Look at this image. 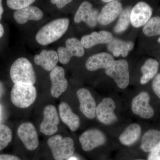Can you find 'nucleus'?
Returning a JSON list of instances; mask_svg holds the SVG:
<instances>
[{
	"label": "nucleus",
	"instance_id": "f257e3e1",
	"mask_svg": "<svg viewBox=\"0 0 160 160\" xmlns=\"http://www.w3.org/2000/svg\"><path fill=\"white\" fill-rule=\"evenodd\" d=\"M69 25V20L66 18L53 20L38 30L36 35V40L43 46L54 42L65 34Z\"/></svg>",
	"mask_w": 160,
	"mask_h": 160
},
{
	"label": "nucleus",
	"instance_id": "f03ea898",
	"mask_svg": "<svg viewBox=\"0 0 160 160\" xmlns=\"http://www.w3.org/2000/svg\"><path fill=\"white\" fill-rule=\"evenodd\" d=\"M10 76L15 84L33 85L36 82L32 64L25 58H19L13 63L10 68Z\"/></svg>",
	"mask_w": 160,
	"mask_h": 160
},
{
	"label": "nucleus",
	"instance_id": "7ed1b4c3",
	"mask_svg": "<svg viewBox=\"0 0 160 160\" xmlns=\"http://www.w3.org/2000/svg\"><path fill=\"white\" fill-rule=\"evenodd\" d=\"M47 144L55 160L69 158L74 152V142L70 137L63 138L60 135H56L48 139Z\"/></svg>",
	"mask_w": 160,
	"mask_h": 160
},
{
	"label": "nucleus",
	"instance_id": "20e7f679",
	"mask_svg": "<svg viewBox=\"0 0 160 160\" xmlns=\"http://www.w3.org/2000/svg\"><path fill=\"white\" fill-rule=\"evenodd\" d=\"M37 97V90L33 85L14 84L10 98L15 106L21 109L27 108L32 105Z\"/></svg>",
	"mask_w": 160,
	"mask_h": 160
},
{
	"label": "nucleus",
	"instance_id": "39448f33",
	"mask_svg": "<svg viewBox=\"0 0 160 160\" xmlns=\"http://www.w3.org/2000/svg\"><path fill=\"white\" fill-rule=\"evenodd\" d=\"M106 74L111 78L120 89H126L130 79L129 64L126 60L115 61L109 68L105 69Z\"/></svg>",
	"mask_w": 160,
	"mask_h": 160
},
{
	"label": "nucleus",
	"instance_id": "423d86ee",
	"mask_svg": "<svg viewBox=\"0 0 160 160\" xmlns=\"http://www.w3.org/2000/svg\"><path fill=\"white\" fill-rule=\"evenodd\" d=\"M57 53L60 63L65 65L69 63L73 57H82L85 49L80 40L76 38H70L66 40V47L61 46L58 48Z\"/></svg>",
	"mask_w": 160,
	"mask_h": 160
},
{
	"label": "nucleus",
	"instance_id": "0eeeda50",
	"mask_svg": "<svg viewBox=\"0 0 160 160\" xmlns=\"http://www.w3.org/2000/svg\"><path fill=\"white\" fill-rule=\"evenodd\" d=\"M59 123V116L56 108L52 105L46 106L43 110V119L40 124V132L47 136L54 134L58 131Z\"/></svg>",
	"mask_w": 160,
	"mask_h": 160
},
{
	"label": "nucleus",
	"instance_id": "6e6552de",
	"mask_svg": "<svg viewBox=\"0 0 160 160\" xmlns=\"http://www.w3.org/2000/svg\"><path fill=\"white\" fill-rule=\"evenodd\" d=\"M116 107L115 102L112 98H103L96 107V116L98 120L100 122L107 126L117 122L118 118L114 112Z\"/></svg>",
	"mask_w": 160,
	"mask_h": 160
},
{
	"label": "nucleus",
	"instance_id": "1a4fd4ad",
	"mask_svg": "<svg viewBox=\"0 0 160 160\" xmlns=\"http://www.w3.org/2000/svg\"><path fill=\"white\" fill-rule=\"evenodd\" d=\"M79 140L83 150L86 152L91 151L103 146L107 141L105 134L97 129L86 130L81 135Z\"/></svg>",
	"mask_w": 160,
	"mask_h": 160
},
{
	"label": "nucleus",
	"instance_id": "9d476101",
	"mask_svg": "<svg viewBox=\"0 0 160 160\" xmlns=\"http://www.w3.org/2000/svg\"><path fill=\"white\" fill-rule=\"evenodd\" d=\"M149 93L146 92H142L132 101V111L134 114L142 118H151L154 115V111L149 104Z\"/></svg>",
	"mask_w": 160,
	"mask_h": 160
},
{
	"label": "nucleus",
	"instance_id": "9b49d317",
	"mask_svg": "<svg viewBox=\"0 0 160 160\" xmlns=\"http://www.w3.org/2000/svg\"><path fill=\"white\" fill-rule=\"evenodd\" d=\"M17 133L20 139L28 150L33 151L39 146L37 132L32 123L27 122L21 124L18 128Z\"/></svg>",
	"mask_w": 160,
	"mask_h": 160
},
{
	"label": "nucleus",
	"instance_id": "f8f14e48",
	"mask_svg": "<svg viewBox=\"0 0 160 160\" xmlns=\"http://www.w3.org/2000/svg\"><path fill=\"white\" fill-rule=\"evenodd\" d=\"M99 14L98 10L93 8L91 3L84 2L81 3L76 12L74 22L77 23L83 22L89 27H95L98 23Z\"/></svg>",
	"mask_w": 160,
	"mask_h": 160
},
{
	"label": "nucleus",
	"instance_id": "ddd939ff",
	"mask_svg": "<svg viewBox=\"0 0 160 160\" xmlns=\"http://www.w3.org/2000/svg\"><path fill=\"white\" fill-rule=\"evenodd\" d=\"M152 13L151 6L145 2H139L132 9L130 23L135 28L144 26L151 18Z\"/></svg>",
	"mask_w": 160,
	"mask_h": 160
},
{
	"label": "nucleus",
	"instance_id": "4468645a",
	"mask_svg": "<svg viewBox=\"0 0 160 160\" xmlns=\"http://www.w3.org/2000/svg\"><path fill=\"white\" fill-rule=\"evenodd\" d=\"M77 96L80 103V111L89 119H94L96 117V102L90 92L85 88H81L78 90Z\"/></svg>",
	"mask_w": 160,
	"mask_h": 160
},
{
	"label": "nucleus",
	"instance_id": "2eb2a0df",
	"mask_svg": "<svg viewBox=\"0 0 160 160\" xmlns=\"http://www.w3.org/2000/svg\"><path fill=\"white\" fill-rule=\"evenodd\" d=\"M51 82V94L54 98L59 97L68 88V81L65 77V70L62 67L57 66L49 74Z\"/></svg>",
	"mask_w": 160,
	"mask_h": 160
},
{
	"label": "nucleus",
	"instance_id": "dca6fc26",
	"mask_svg": "<svg viewBox=\"0 0 160 160\" xmlns=\"http://www.w3.org/2000/svg\"><path fill=\"white\" fill-rule=\"evenodd\" d=\"M122 10V5L119 1H113L107 3L99 12L98 22L102 26L109 25L119 16Z\"/></svg>",
	"mask_w": 160,
	"mask_h": 160
},
{
	"label": "nucleus",
	"instance_id": "f3484780",
	"mask_svg": "<svg viewBox=\"0 0 160 160\" xmlns=\"http://www.w3.org/2000/svg\"><path fill=\"white\" fill-rule=\"evenodd\" d=\"M115 61L111 54L106 52L92 55L88 58L86 62L87 70L94 71L100 69L109 68Z\"/></svg>",
	"mask_w": 160,
	"mask_h": 160
},
{
	"label": "nucleus",
	"instance_id": "a211bd4d",
	"mask_svg": "<svg viewBox=\"0 0 160 160\" xmlns=\"http://www.w3.org/2000/svg\"><path fill=\"white\" fill-rule=\"evenodd\" d=\"M113 38L112 33L103 30L99 32H93L91 34L84 36L80 41L84 48L90 49L98 44H109Z\"/></svg>",
	"mask_w": 160,
	"mask_h": 160
},
{
	"label": "nucleus",
	"instance_id": "6ab92c4d",
	"mask_svg": "<svg viewBox=\"0 0 160 160\" xmlns=\"http://www.w3.org/2000/svg\"><path fill=\"white\" fill-rule=\"evenodd\" d=\"M59 61L57 52L53 50L44 49L39 54L36 55L34 58L35 63L48 71L53 70Z\"/></svg>",
	"mask_w": 160,
	"mask_h": 160
},
{
	"label": "nucleus",
	"instance_id": "aec40b11",
	"mask_svg": "<svg viewBox=\"0 0 160 160\" xmlns=\"http://www.w3.org/2000/svg\"><path fill=\"white\" fill-rule=\"evenodd\" d=\"M59 117L64 124L72 131H75L79 127L80 119L78 116L72 110L66 102H62L59 106Z\"/></svg>",
	"mask_w": 160,
	"mask_h": 160
},
{
	"label": "nucleus",
	"instance_id": "412c9836",
	"mask_svg": "<svg viewBox=\"0 0 160 160\" xmlns=\"http://www.w3.org/2000/svg\"><path fill=\"white\" fill-rule=\"evenodd\" d=\"M43 12L36 6H29L24 9L17 10L14 12L13 18L18 24H25L29 21H39L43 18Z\"/></svg>",
	"mask_w": 160,
	"mask_h": 160
},
{
	"label": "nucleus",
	"instance_id": "4be33fe9",
	"mask_svg": "<svg viewBox=\"0 0 160 160\" xmlns=\"http://www.w3.org/2000/svg\"><path fill=\"white\" fill-rule=\"evenodd\" d=\"M160 146V130L151 129L143 135L141 148L145 152H150Z\"/></svg>",
	"mask_w": 160,
	"mask_h": 160
},
{
	"label": "nucleus",
	"instance_id": "5701e85b",
	"mask_svg": "<svg viewBox=\"0 0 160 160\" xmlns=\"http://www.w3.org/2000/svg\"><path fill=\"white\" fill-rule=\"evenodd\" d=\"M141 132L142 129L140 125L136 123L132 124L120 134L119 140L124 146H131L138 139Z\"/></svg>",
	"mask_w": 160,
	"mask_h": 160
},
{
	"label": "nucleus",
	"instance_id": "b1692460",
	"mask_svg": "<svg viewBox=\"0 0 160 160\" xmlns=\"http://www.w3.org/2000/svg\"><path fill=\"white\" fill-rule=\"evenodd\" d=\"M134 46V43L132 41H124L113 38L108 44V48L116 57L122 55L125 58L129 54V52L133 49Z\"/></svg>",
	"mask_w": 160,
	"mask_h": 160
},
{
	"label": "nucleus",
	"instance_id": "393cba45",
	"mask_svg": "<svg viewBox=\"0 0 160 160\" xmlns=\"http://www.w3.org/2000/svg\"><path fill=\"white\" fill-rule=\"evenodd\" d=\"M158 68L159 63L156 60L152 58L146 60L141 68L142 76L140 79V83L145 85L152 79L157 74Z\"/></svg>",
	"mask_w": 160,
	"mask_h": 160
},
{
	"label": "nucleus",
	"instance_id": "a878e982",
	"mask_svg": "<svg viewBox=\"0 0 160 160\" xmlns=\"http://www.w3.org/2000/svg\"><path fill=\"white\" fill-rule=\"evenodd\" d=\"M131 7H126L123 9L120 14L117 23L115 26L114 31L115 33L119 34L122 33L128 29L130 23V13Z\"/></svg>",
	"mask_w": 160,
	"mask_h": 160
},
{
	"label": "nucleus",
	"instance_id": "bb28decb",
	"mask_svg": "<svg viewBox=\"0 0 160 160\" xmlns=\"http://www.w3.org/2000/svg\"><path fill=\"white\" fill-rule=\"evenodd\" d=\"M143 33L147 37L160 35V17H154L150 19L143 28Z\"/></svg>",
	"mask_w": 160,
	"mask_h": 160
},
{
	"label": "nucleus",
	"instance_id": "cd10ccee",
	"mask_svg": "<svg viewBox=\"0 0 160 160\" xmlns=\"http://www.w3.org/2000/svg\"><path fill=\"white\" fill-rule=\"evenodd\" d=\"M12 132L8 126L0 125V151L6 148L12 140Z\"/></svg>",
	"mask_w": 160,
	"mask_h": 160
},
{
	"label": "nucleus",
	"instance_id": "c85d7f7f",
	"mask_svg": "<svg viewBox=\"0 0 160 160\" xmlns=\"http://www.w3.org/2000/svg\"><path fill=\"white\" fill-rule=\"evenodd\" d=\"M35 2L34 0H8L6 3L9 8L17 11L30 6Z\"/></svg>",
	"mask_w": 160,
	"mask_h": 160
},
{
	"label": "nucleus",
	"instance_id": "c756f323",
	"mask_svg": "<svg viewBox=\"0 0 160 160\" xmlns=\"http://www.w3.org/2000/svg\"><path fill=\"white\" fill-rule=\"evenodd\" d=\"M152 88L154 93L160 99V73L157 74L152 80Z\"/></svg>",
	"mask_w": 160,
	"mask_h": 160
},
{
	"label": "nucleus",
	"instance_id": "7c9ffc66",
	"mask_svg": "<svg viewBox=\"0 0 160 160\" xmlns=\"http://www.w3.org/2000/svg\"><path fill=\"white\" fill-rule=\"evenodd\" d=\"M148 160H160V146L149 152Z\"/></svg>",
	"mask_w": 160,
	"mask_h": 160
},
{
	"label": "nucleus",
	"instance_id": "2f4dec72",
	"mask_svg": "<svg viewBox=\"0 0 160 160\" xmlns=\"http://www.w3.org/2000/svg\"><path fill=\"white\" fill-rule=\"evenodd\" d=\"M71 0H52L51 2L53 4H55L58 9L64 8L67 4L71 3Z\"/></svg>",
	"mask_w": 160,
	"mask_h": 160
},
{
	"label": "nucleus",
	"instance_id": "473e14b6",
	"mask_svg": "<svg viewBox=\"0 0 160 160\" xmlns=\"http://www.w3.org/2000/svg\"><path fill=\"white\" fill-rule=\"evenodd\" d=\"M0 160H21L19 158L10 154H0Z\"/></svg>",
	"mask_w": 160,
	"mask_h": 160
},
{
	"label": "nucleus",
	"instance_id": "72a5a7b5",
	"mask_svg": "<svg viewBox=\"0 0 160 160\" xmlns=\"http://www.w3.org/2000/svg\"><path fill=\"white\" fill-rule=\"evenodd\" d=\"M4 88L2 83L0 82V98L2 97L4 93Z\"/></svg>",
	"mask_w": 160,
	"mask_h": 160
},
{
	"label": "nucleus",
	"instance_id": "f704fd0d",
	"mask_svg": "<svg viewBox=\"0 0 160 160\" xmlns=\"http://www.w3.org/2000/svg\"><path fill=\"white\" fill-rule=\"evenodd\" d=\"M3 11H4V9H3L2 5V1L0 0V20L2 18Z\"/></svg>",
	"mask_w": 160,
	"mask_h": 160
},
{
	"label": "nucleus",
	"instance_id": "c9c22d12",
	"mask_svg": "<svg viewBox=\"0 0 160 160\" xmlns=\"http://www.w3.org/2000/svg\"><path fill=\"white\" fill-rule=\"evenodd\" d=\"M4 33V28H3L2 25L0 23V38H2L3 36Z\"/></svg>",
	"mask_w": 160,
	"mask_h": 160
},
{
	"label": "nucleus",
	"instance_id": "e433bc0d",
	"mask_svg": "<svg viewBox=\"0 0 160 160\" xmlns=\"http://www.w3.org/2000/svg\"><path fill=\"white\" fill-rule=\"evenodd\" d=\"M114 0H103V1H102V2H103L109 3L111 2H113Z\"/></svg>",
	"mask_w": 160,
	"mask_h": 160
},
{
	"label": "nucleus",
	"instance_id": "4c0bfd02",
	"mask_svg": "<svg viewBox=\"0 0 160 160\" xmlns=\"http://www.w3.org/2000/svg\"><path fill=\"white\" fill-rule=\"evenodd\" d=\"M68 160H78V159L76 157H71L69 158Z\"/></svg>",
	"mask_w": 160,
	"mask_h": 160
},
{
	"label": "nucleus",
	"instance_id": "58836bf2",
	"mask_svg": "<svg viewBox=\"0 0 160 160\" xmlns=\"http://www.w3.org/2000/svg\"><path fill=\"white\" fill-rule=\"evenodd\" d=\"M158 42L160 43V37L158 39Z\"/></svg>",
	"mask_w": 160,
	"mask_h": 160
},
{
	"label": "nucleus",
	"instance_id": "ea45409f",
	"mask_svg": "<svg viewBox=\"0 0 160 160\" xmlns=\"http://www.w3.org/2000/svg\"><path fill=\"white\" fill-rule=\"evenodd\" d=\"M1 106H0V118H1Z\"/></svg>",
	"mask_w": 160,
	"mask_h": 160
},
{
	"label": "nucleus",
	"instance_id": "a19ab883",
	"mask_svg": "<svg viewBox=\"0 0 160 160\" xmlns=\"http://www.w3.org/2000/svg\"><path fill=\"white\" fill-rule=\"evenodd\" d=\"M143 160V159H136V160Z\"/></svg>",
	"mask_w": 160,
	"mask_h": 160
}]
</instances>
